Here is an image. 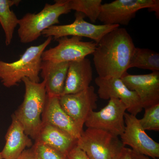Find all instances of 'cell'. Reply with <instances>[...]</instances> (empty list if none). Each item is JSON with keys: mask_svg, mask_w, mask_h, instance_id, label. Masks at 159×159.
I'll list each match as a JSON object with an SVG mask.
<instances>
[{"mask_svg": "<svg viewBox=\"0 0 159 159\" xmlns=\"http://www.w3.org/2000/svg\"><path fill=\"white\" fill-rule=\"evenodd\" d=\"M54 4H46L38 13H28L19 19L18 34L23 43L32 42L42 35L43 31L59 24V18L71 10L68 0H56Z\"/></svg>", "mask_w": 159, "mask_h": 159, "instance_id": "cell-4", "label": "cell"}, {"mask_svg": "<svg viewBox=\"0 0 159 159\" xmlns=\"http://www.w3.org/2000/svg\"><path fill=\"white\" fill-rule=\"evenodd\" d=\"M147 9L159 16V0H116L102 4L99 18L103 25H127L141 9Z\"/></svg>", "mask_w": 159, "mask_h": 159, "instance_id": "cell-6", "label": "cell"}, {"mask_svg": "<svg viewBox=\"0 0 159 159\" xmlns=\"http://www.w3.org/2000/svg\"><path fill=\"white\" fill-rule=\"evenodd\" d=\"M136 67L152 72H159V54L147 48H135L129 65V69Z\"/></svg>", "mask_w": 159, "mask_h": 159, "instance_id": "cell-20", "label": "cell"}, {"mask_svg": "<svg viewBox=\"0 0 159 159\" xmlns=\"http://www.w3.org/2000/svg\"><path fill=\"white\" fill-rule=\"evenodd\" d=\"M131 159H150L147 156L139 153L132 150L131 152Z\"/></svg>", "mask_w": 159, "mask_h": 159, "instance_id": "cell-27", "label": "cell"}, {"mask_svg": "<svg viewBox=\"0 0 159 159\" xmlns=\"http://www.w3.org/2000/svg\"><path fill=\"white\" fill-rule=\"evenodd\" d=\"M0 159H3L2 157V154H1V152H0Z\"/></svg>", "mask_w": 159, "mask_h": 159, "instance_id": "cell-28", "label": "cell"}, {"mask_svg": "<svg viewBox=\"0 0 159 159\" xmlns=\"http://www.w3.org/2000/svg\"><path fill=\"white\" fill-rule=\"evenodd\" d=\"M126 106L119 99L111 98L105 107L98 111H91L84 125L87 128L101 129L120 136L125 129Z\"/></svg>", "mask_w": 159, "mask_h": 159, "instance_id": "cell-8", "label": "cell"}, {"mask_svg": "<svg viewBox=\"0 0 159 159\" xmlns=\"http://www.w3.org/2000/svg\"><path fill=\"white\" fill-rule=\"evenodd\" d=\"M32 147L38 159H68L67 155L43 143L35 142Z\"/></svg>", "mask_w": 159, "mask_h": 159, "instance_id": "cell-23", "label": "cell"}, {"mask_svg": "<svg viewBox=\"0 0 159 159\" xmlns=\"http://www.w3.org/2000/svg\"><path fill=\"white\" fill-rule=\"evenodd\" d=\"M85 16L76 12L75 20L68 25H54L43 31L44 37H52L55 41L65 36H77L90 39L98 44L105 34L119 28V25H97L84 20Z\"/></svg>", "mask_w": 159, "mask_h": 159, "instance_id": "cell-7", "label": "cell"}, {"mask_svg": "<svg viewBox=\"0 0 159 159\" xmlns=\"http://www.w3.org/2000/svg\"><path fill=\"white\" fill-rule=\"evenodd\" d=\"M22 81L25 86L24 100L13 114L26 134L35 141L43 125L42 115L48 97L46 82L35 83L26 77Z\"/></svg>", "mask_w": 159, "mask_h": 159, "instance_id": "cell-2", "label": "cell"}, {"mask_svg": "<svg viewBox=\"0 0 159 159\" xmlns=\"http://www.w3.org/2000/svg\"><path fill=\"white\" fill-rule=\"evenodd\" d=\"M93 75L91 61L86 57L70 62L62 95L76 93L88 88Z\"/></svg>", "mask_w": 159, "mask_h": 159, "instance_id": "cell-16", "label": "cell"}, {"mask_svg": "<svg viewBox=\"0 0 159 159\" xmlns=\"http://www.w3.org/2000/svg\"><path fill=\"white\" fill-rule=\"evenodd\" d=\"M11 117V123L5 136L6 144L1 152L3 159H16L26 148H31L33 145L14 114Z\"/></svg>", "mask_w": 159, "mask_h": 159, "instance_id": "cell-15", "label": "cell"}, {"mask_svg": "<svg viewBox=\"0 0 159 159\" xmlns=\"http://www.w3.org/2000/svg\"><path fill=\"white\" fill-rule=\"evenodd\" d=\"M70 63L42 61L40 74L45 81L48 96L60 97L62 95Z\"/></svg>", "mask_w": 159, "mask_h": 159, "instance_id": "cell-17", "label": "cell"}, {"mask_svg": "<svg viewBox=\"0 0 159 159\" xmlns=\"http://www.w3.org/2000/svg\"><path fill=\"white\" fill-rule=\"evenodd\" d=\"M69 8L71 10L80 12L95 23L99 18L102 0H68Z\"/></svg>", "mask_w": 159, "mask_h": 159, "instance_id": "cell-21", "label": "cell"}, {"mask_svg": "<svg viewBox=\"0 0 159 159\" xmlns=\"http://www.w3.org/2000/svg\"><path fill=\"white\" fill-rule=\"evenodd\" d=\"M52 39L48 37L39 45L29 47L16 61L7 62L0 60V80L3 85L8 88L18 85L24 77L39 83L42 55Z\"/></svg>", "mask_w": 159, "mask_h": 159, "instance_id": "cell-3", "label": "cell"}, {"mask_svg": "<svg viewBox=\"0 0 159 159\" xmlns=\"http://www.w3.org/2000/svg\"><path fill=\"white\" fill-rule=\"evenodd\" d=\"M131 148L124 147L122 152L116 159H131Z\"/></svg>", "mask_w": 159, "mask_h": 159, "instance_id": "cell-26", "label": "cell"}, {"mask_svg": "<svg viewBox=\"0 0 159 159\" xmlns=\"http://www.w3.org/2000/svg\"><path fill=\"white\" fill-rule=\"evenodd\" d=\"M136 116L129 113L124 114L125 127L120 136L124 145L131 147L132 150L154 159L159 158V144L145 132Z\"/></svg>", "mask_w": 159, "mask_h": 159, "instance_id": "cell-10", "label": "cell"}, {"mask_svg": "<svg viewBox=\"0 0 159 159\" xmlns=\"http://www.w3.org/2000/svg\"><path fill=\"white\" fill-rule=\"evenodd\" d=\"M82 38L65 36L58 39V43L54 48L44 51L42 55L43 61L53 62H71L86 58L93 54L97 44L94 41L84 42Z\"/></svg>", "mask_w": 159, "mask_h": 159, "instance_id": "cell-9", "label": "cell"}, {"mask_svg": "<svg viewBox=\"0 0 159 159\" xmlns=\"http://www.w3.org/2000/svg\"><path fill=\"white\" fill-rule=\"evenodd\" d=\"M77 145L90 159H116L125 147L119 137L105 131L91 128L83 131Z\"/></svg>", "mask_w": 159, "mask_h": 159, "instance_id": "cell-5", "label": "cell"}, {"mask_svg": "<svg viewBox=\"0 0 159 159\" xmlns=\"http://www.w3.org/2000/svg\"><path fill=\"white\" fill-rule=\"evenodd\" d=\"M35 142L43 143L67 155L71 149L77 145V139L57 127L43 123Z\"/></svg>", "mask_w": 159, "mask_h": 159, "instance_id": "cell-18", "label": "cell"}, {"mask_svg": "<svg viewBox=\"0 0 159 159\" xmlns=\"http://www.w3.org/2000/svg\"><path fill=\"white\" fill-rule=\"evenodd\" d=\"M135 48L131 36L124 28L119 27L105 34L93 54L98 77L121 78L129 69Z\"/></svg>", "mask_w": 159, "mask_h": 159, "instance_id": "cell-1", "label": "cell"}, {"mask_svg": "<svg viewBox=\"0 0 159 159\" xmlns=\"http://www.w3.org/2000/svg\"><path fill=\"white\" fill-rule=\"evenodd\" d=\"M59 97H47L45 106L42 115L43 123L57 127L78 139L84 130L80 128L63 109L60 103Z\"/></svg>", "mask_w": 159, "mask_h": 159, "instance_id": "cell-14", "label": "cell"}, {"mask_svg": "<svg viewBox=\"0 0 159 159\" xmlns=\"http://www.w3.org/2000/svg\"><path fill=\"white\" fill-rule=\"evenodd\" d=\"M130 90L139 97L143 108L159 103V72L142 75H131L126 72L121 77Z\"/></svg>", "mask_w": 159, "mask_h": 159, "instance_id": "cell-13", "label": "cell"}, {"mask_svg": "<svg viewBox=\"0 0 159 159\" xmlns=\"http://www.w3.org/2000/svg\"><path fill=\"white\" fill-rule=\"evenodd\" d=\"M67 156L68 159H90L85 152L77 145L71 149Z\"/></svg>", "mask_w": 159, "mask_h": 159, "instance_id": "cell-24", "label": "cell"}, {"mask_svg": "<svg viewBox=\"0 0 159 159\" xmlns=\"http://www.w3.org/2000/svg\"><path fill=\"white\" fill-rule=\"evenodd\" d=\"M144 116L139 119L145 130H159V103L145 109Z\"/></svg>", "mask_w": 159, "mask_h": 159, "instance_id": "cell-22", "label": "cell"}, {"mask_svg": "<svg viewBox=\"0 0 159 159\" xmlns=\"http://www.w3.org/2000/svg\"><path fill=\"white\" fill-rule=\"evenodd\" d=\"M20 2V0H0V24L5 32L6 46L11 43L15 29L19 22V19L10 8L18 6Z\"/></svg>", "mask_w": 159, "mask_h": 159, "instance_id": "cell-19", "label": "cell"}, {"mask_svg": "<svg viewBox=\"0 0 159 159\" xmlns=\"http://www.w3.org/2000/svg\"><path fill=\"white\" fill-rule=\"evenodd\" d=\"M61 106L78 126H83L89 114L97 107L98 95L95 88L90 86L74 94L62 95L59 97Z\"/></svg>", "mask_w": 159, "mask_h": 159, "instance_id": "cell-11", "label": "cell"}, {"mask_svg": "<svg viewBox=\"0 0 159 159\" xmlns=\"http://www.w3.org/2000/svg\"><path fill=\"white\" fill-rule=\"evenodd\" d=\"M95 82L99 88L98 95L101 99H120L126 106L129 113L136 116L143 110L141 101L135 92L129 90L121 78L97 77Z\"/></svg>", "mask_w": 159, "mask_h": 159, "instance_id": "cell-12", "label": "cell"}, {"mask_svg": "<svg viewBox=\"0 0 159 159\" xmlns=\"http://www.w3.org/2000/svg\"><path fill=\"white\" fill-rule=\"evenodd\" d=\"M16 159H38L33 147L25 149Z\"/></svg>", "mask_w": 159, "mask_h": 159, "instance_id": "cell-25", "label": "cell"}]
</instances>
